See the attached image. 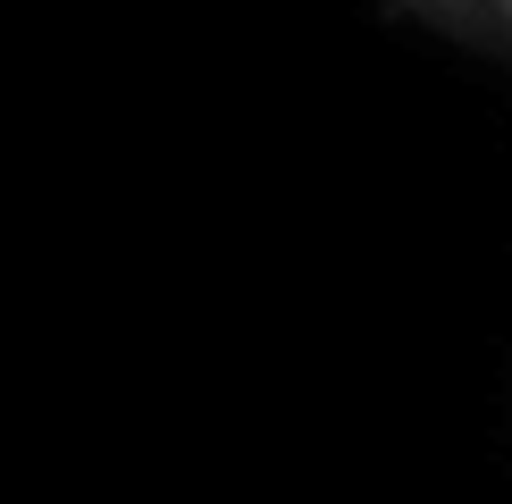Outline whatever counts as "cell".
I'll list each match as a JSON object with an SVG mask.
<instances>
[{
  "label": "cell",
  "instance_id": "1",
  "mask_svg": "<svg viewBox=\"0 0 512 504\" xmlns=\"http://www.w3.org/2000/svg\"><path fill=\"white\" fill-rule=\"evenodd\" d=\"M403 9H429V17H454L462 26V17H479V0H403Z\"/></svg>",
  "mask_w": 512,
  "mask_h": 504
},
{
  "label": "cell",
  "instance_id": "2",
  "mask_svg": "<svg viewBox=\"0 0 512 504\" xmlns=\"http://www.w3.org/2000/svg\"><path fill=\"white\" fill-rule=\"evenodd\" d=\"M496 9H504V26H512V0H496Z\"/></svg>",
  "mask_w": 512,
  "mask_h": 504
}]
</instances>
